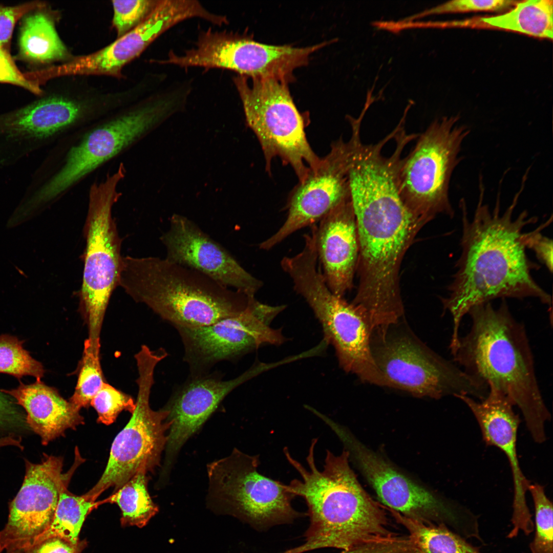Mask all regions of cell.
<instances>
[{
  "instance_id": "cell-19",
  "label": "cell",
  "mask_w": 553,
  "mask_h": 553,
  "mask_svg": "<svg viewBox=\"0 0 553 553\" xmlns=\"http://www.w3.org/2000/svg\"><path fill=\"white\" fill-rule=\"evenodd\" d=\"M203 9L194 0H160L136 27L94 53L54 67L55 76L64 74H118L155 39L185 20L201 18Z\"/></svg>"
},
{
  "instance_id": "cell-33",
  "label": "cell",
  "mask_w": 553,
  "mask_h": 553,
  "mask_svg": "<svg viewBox=\"0 0 553 553\" xmlns=\"http://www.w3.org/2000/svg\"><path fill=\"white\" fill-rule=\"evenodd\" d=\"M91 405L97 412V422L109 425L113 423L123 411L131 414L135 408L133 398L105 382L91 399Z\"/></svg>"
},
{
  "instance_id": "cell-9",
  "label": "cell",
  "mask_w": 553,
  "mask_h": 553,
  "mask_svg": "<svg viewBox=\"0 0 553 553\" xmlns=\"http://www.w3.org/2000/svg\"><path fill=\"white\" fill-rule=\"evenodd\" d=\"M459 120L452 116L434 121L418 134L414 147L401 160L400 195L412 212L428 222L440 214L454 216L449 186L461 160L462 144L470 132Z\"/></svg>"
},
{
  "instance_id": "cell-25",
  "label": "cell",
  "mask_w": 553,
  "mask_h": 553,
  "mask_svg": "<svg viewBox=\"0 0 553 553\" xmlns=\"http://www.w3.org/2000/svg\"><path fill=\"white\" fill-rule=\"evenodd\" d=\"M18 24L15 61L33 66L66 58L67 48L56 30L54 16L45 4L42 3L28 12Z\"/></svg>"
},
{
  "instance_id": "cell-5",
  "label": "cell",
  "mask_w": 553,
  "mask_h": 553,
  "mask_svg": "<svg viewBox=\"0 0 553 553\" xmlns=\"http://www.w3.org/2000/svg\"><path fill=\"white\" fill-rule=\"evenodd\" d=\"M374 360L392 388L418 397L439 399L462 395L480 400L488 387L426 345L403 318L372 331Z\"/></svg>"
},
{
  "instance_id": "cell-6",
  "label": "cell",
  "mask_w": 553,
  "mask_h": 553,
  "mask_svg": "<svg viewBox=\"0 0 553 553\" xmlns=\"http://www.w3.org/2000/svg\"><path fill=\"white\" fill-rule=\"evenodd\" d=\"M233 83L243 104L247 124L257 136L266 169L279 157L302 180L318 164L305 133V120L290 94L288 81L237 75Z\"/></svg>"
},
{
  "instance_id": "cell-26",
  "label": "cell",
  "mask_w": 553,
  "mask_h": 553,
  "mask_svg": "<svg viewBox=\"0 0 553 553\" xmlns=\"http://www.w3.org/2000/svg\"><path fill=\"white\" fill-rule=\"evenodd\" d=\"M481 20L493 27L552 39L553 1L529 0L518 2L516 7L507 13L482 18Z\"/></svg>"
},
{
  "instance_id": "cell-35",
  "label": "cell",
  "mask_w": 553,
  "mask_h": 553,
  "mask_svg": "<svg viewBox=\"0 0 553 553\" xmlns=\"http://www.w3.org/2000/svg\"><path fill=\"white\" fill-rule=\"evenodd\" d=\"M517 3L516 1L507 0H453L408 16L401 20L411 22L429 15L435 14L498 11L516 5Z\"/></svg>"
},
{
  "instance_id": "cell-15",
  "label": "cell",
  "mask_w": 553,
  "mask_h": 553,
  "mask_svg": "<svg viewBox=\"0 0 553 553\" xmlns=\"http://www.w3.org/2000/svg\"><path fill=\"white\" fill-rule=\"evenodd\" d=\"M285 308L250 299L239 314L198 327H176L182 341L184 359L193 375L222 360L246 354L264 344L280 345L286 340L279 329L270 327L273 320Z\"/></svg>"
},
{
  "instance_id": "cell-28",
  "label": "cell",
  "mask_w": 553,
  "mask_h": 553,
  "mask_svg": "<svg viewBox=\"0 0 553 553\" xmlns=\"http://www.w3.org/2000/svg\"><path fill=\"white\" fill-rule=\"evenodd\" d=\"M68 485L60 492L51 524L26 548L54 536L62 537L73 543L79 541V534L87 516L98 505L84 495L73 494L68 490Z\"/></svg>"
},
{
  "instance_id": "cell-3",
  "label": "cell",
  "mask_w": 553,
  "mask_h": 553,
  "mask_svg": "<svg viewBox=\"0 0 553 553\" xmlns=\"http://www.w3.org/2000/svg\"><path fill=\"white\" fill-rule=\"evenodd\" d=\"M469 332L451 353L466 373L505 394L520 410L533 439H546L550 419L538 382L534 356L523 324L512 315L505 299L497 308L491 302L473 307Z\"/></svg>"
},
{
  "instance_id": "cell-12",
  "label": "cell",
  "mask_w": 553,
  "mask_h": 553,
  "mask_svg": "<svg viewBox=\"0 0 553 553\" xmlns=\"http://www.w3.org/2000/svg\"><path fill=\"white\" fill-rule=\"evenodd\" d=\"M328 426L390 509L425 524L445 525L464 537L473 533L477 519L469 509L441 498L407 478L361 443L343 426L332 420Z\"/></svg>"
},
{
  "instance_id": "cell-21",
  "label": "cell",
  "mask_w": 553,
  "mask_h": 553,
  "mask_svg": "<svg viewBox=\"0 0 553 553\" xmlns=\"http://www.w3.org/2000/svg\"><path fill=\"white\" fill-rule=\"evenodd\" d=\"M488 389L486 396L480 400L466 395L456 397L464 402L475 416L485 444L498 448L507 457L513 480V514L524 516L529 512L526 493L530 482L524 475L518 457L520 419L514 410V404L505 394L492 385Z\"/></svg>"
},
{
  "instance_id": "cell-2",
  "label": "cell",
  "mask_w": 553,
  "mask_h": 553,
  "mask_svg": "<svg viewBox=\"0 0 553 553\" xmlns=\"http://www.w3.org/2000/svg\"><path fill=\"white\" fill-rule=\"evenodd\" d=\"M318 439H312L307 470L283 449L288 462L300 475L288 485L295 496L304 499L309 526L305 541L283 553H302L322 548L349 550L364 545L391 540L397 536L388 527L385 511L363 489L349 464L350 454L326 450L323 470L316 465L314 450Z\"/></svg>"
},
{
  "instance_id": "cell-14",
  "label": "cell",
  "mask_w": 553,
  "mask_h": 553,
  "mask_svg": "<svg viewBox=\"0 0 553 553\" xmlns=\"http://www.w3.org/2000/svg\"><path fill=\"white\" fill-rule=\"evenodd\" d=\"M318 45L298 48L274 46L211 29L201 32L195 45L172 61L180 67H200L231 70L250 77L273 78L288 82L293 71L306 65Z\"/></svg>"
},
{
  "instance_id": "cell-17",
  "label": "cell",
  "mask_w": 553,
  "mask_h": 553,
  "mask_svg": "<svg viewBox=\"0 0 553 553\" xmlns=\"http://www.w3.org/2000/svg\"><path fill=\"white\" fill-rule=\"evenodd\" d=\"M22 485L11 501L7 523L0 531V553H18L51 524L62 488L75 467L62 473L63 459L44 455L41 462L25 460Z\"/></svg>"
},
{
  "instance_id": "cell-4",
  "label": "cell",
  "mask_w": 553,
  "mask_h": 553,
  "mask_svg": "<svg viewBox=\"0 0 553 553\" xmlns=\"http://www.w3.org/2000/svg\"><path fill=\"white\" fill-rule=\"evenodd\" d=\"M175 328L198 327L237 315L249 297L166 258H122L119 283Z\"/></svg>"
},
{
  "instance_id": "cell-29",
  "label": "cell",
  "mask_w": 553,
  "mask_h": 553,
  "mask_svg": "<svg viewBox=\"0 0 553 553\" xmlns=\"http://www.w3.org/2000/svg\"><path fill=\"white\" fill-rule=\"evenodd\" d=\"M146 473H137L103 502L117 504L121 511L122 526H144L158 512L147 490Z\"/></svg>"
},
{
  "instance_id": "cell-27",
  "label": "cell",
  "mask_w": 553,
  "mask_h": 553,
  "mask_svg": "<svg viewBox=\"0 0 553 553\" xmlns=\"http://www.w3.org/2000/svg\"><path fill=\"white\" fill-rule=\"evenodd\" d=\"M390 511L409 531L418 553H482L445 525L425 524Z\"/></svg>"
},
{
  "instance_id": "cell-42",
  "label": "cell",
  "mask_w": 553,
  "mask_h": 553,
  "mask_svg": "<svg viewBox=\"0 0 553 553\" xmlns=\"http://www.w3.org/2000/svg\"><path fill=\"white\" fill-rule=\"evenodd\" d=\"M7 446H14L20 449L24 448L20 438L12 434L0 436V448Z\"/></svg>"
},
{
  "instance_id": "cell-10",
  "label": "cell",
  "mask_w": 553,
  "mask_h": 553,
  "mask_svg": "<svg viewBox=\"0 0 553 553\" xmlns=\"http://www.w3.org/2000/svg\"><path fill=\"white\" fill-rule=\"evenodd\" d=\"M121 168L90 189L84 234L86 245L80 309L88 328V338L100 339L104 316L112 293L118 285L122 257L120 241L112 216L120 193L117 187L124 176Z\"/></svg>"
},
{
  "instance_id": "cell-7",
  "label": "cell",
  "mask_w": 553,
  "mask_h": 553,
  "mask_svg": "<svg viewBox=\"0 0 553 553\" xmlns=\"http://www.w3.org/2000/svg\"><path fill=\"white\" fill-rule=\"evenodd\" d=\"M185 104L183 93L172 89L90 131L70 149L61 168L31 196L30 203L37 208L55 199Z\"/></svg>"
},
{
  "instance_id": "cell-20",
  "label": "cell",
  "mask_w": 553,
  "mask_h": 553,
  "mask_svg": "<svg viewBox=\"0 0 553 553\" xmlns=\"http://www.w3.org/2000/svg\"><path fill=\"white\" fill-rule=\"evenodd\" d=\"M255 373L250 370L228 380L205 374L192 375L173 394L163 408L171 423L167 436L161 473L169 475L174 461L185 442L206 421L223 399Z\"/></svg>"
},
{
  "instance_id": "cell-24",
  "label": "cell",
  "mask_w": 553,
  "mask_h": 553,
  "mask_svg": "<svg viewBox=\"0 0 553 553\" xmlns=\"http://www.w3.org/2000/svg\"><path fill=\"white\" fill-rule=\"evenodd\" d=\"M0 390L25 410L28 427L39 436L44 445L63 435L67 430L84 423L80 410L41 380L29 385L20 381L15 389Z\"/></svg>"
},
{
  "instance_id": "cell-16",
  "label": "cell",
  "mask_w": 553,
  "mask_h": 553,
  "mask_svg": "<svg viewBox=\"0 0 553 553\" xmlns=\"http://www.w3.org/2000/svg\"><path fill=\"white\" fill-rule=\"evenodd\" d=\"M350 124V139L335 141L317 165L309 168L290 194L284 223L260 244V249L268 250L297 230L314 225L338 204L350 198L349 172L356 138L361 129L358 122Z\"/></svg>"
},
{
  "instance_id": "cell-40",
  "label": "cell",
  "mask_w": 553,
  "mask_h": 553,
  "mask_svg": "<svg viewBox=\"0 0 553 553\" xmlns=\"http://www.w3.org/2000/svg\"><path fill=\"white\" fill-rule=\"evenodd\" d=\"M552 217L536 229L530 231L527 248L535 252L537 258L548 270H552V241L542 235L541 231L551 222Z\"/></svg>"
},
{
  "instance_id": "cell-18",
  "label": "cell",
  "mask_w": 553,
  "mask_h": 553,
  "mask_svg": "<svg viewBox=\"0 0 553 553\" xmlns=\"http://www.w3.org/2000/svg\"><path fill=\"white\" fill-rule=\"evenodd\" d=\"M169 221L168 229L160 238L166 259L193 269L225 287L254 297L263 282L247 271L227 250L187 217L174 214Z\"/></svg>"
},
{
  "instance_id": "cell-31",
  "label": "cell",
  "mask_w": 553,
  "mask_h": 553,
  "mask_svg": "<svg viewBox=\"0 0 553 553\" xmlns=\"http://www.w3.org/2000/svg\"><path fill=\"white\" fill-rule=\"evenodd\" d=\"M24 341L8 334L0 335V373L20 379L30 375L40 381L45 370L23 346Z\"/></svg>"
},
{
  "instance_id": "cell-13",
  "label": "cell",
  "mask_w": 553,
  "mask_h": 553,
  "mask_svg": "<svg viewBox=\"0 0 553 553\" xmlns=\"http://www.w3.org/2000/svg\"><path fill=\"white\" fill-rule=\"evenodd\" d=\"M294 290L319 320L325 339L334 347L341 368L365 382L392 388L373 358L370 344L372 329L367 315L334 294L319 270H310L303 274L296 281Z\"/></svg>"
},
{
  "instance_id": "cell-38",
  "label": "cell",
  "mask_w": 553,
  "mask_h": 553,
  "mask_svg": "<svg viewBox=\"0 0 553 553\" xmlns=\"http://www.w3.org/2000/svg\"><path fill=\"white\" fill-rule=\"evenodd\" d=\"M14 399L0 390V431L14 432L27 428L26 415Z\"/></svg>"
},
{
  "instance_id": "cell-11",
  "label": "cell",
  "mask_w": 553,
  "mask_h": 553,
  "mask_svg": "<svg viewBox=\"0 0 553 553\" xmlns=\"http://www.w3.org/2000/svg\"><path fill=\"white\" fill-rule=\"evenodd\" d=\"M259 457L235 448L208 464V504L258 529L291 523L302 515L292 506L295 496L288 485L259 472Z\"/></svg>"
},
{
  "instance_id": "cell-22",
  "label": "cell",
  "mask_w": 553,
  "mask_h": 553,
  "mask_svg": "<svg viewBox=\"0 0 553 553\" xmlns=\"http://www.w3.org/2000/svg\"><path fill=\"white\" fill-rule=\"evenodd\" d=\"M318 261L325 282L336 295L343 297L352 287L359 246L355 217L350 198L313 225Z\"/></svg>"
},
{
  "instance_id": "cell-39",
  "label": "cell",
  "mask_w": 553,
  "mask_h": 553,
  "mask_svg": "<svg viewBox=\"0 0 553 553\" xmlns=\"http://www.w3.org/2000/svg\"><path fill=\"white\" fill-rule=\"evenodd\" d=\"M87 545L85 540L73 543L62 537L54 536L31 546L19 553H81Z\"/></svg>"
},
{
  "instance_id": "cell-34",
  "label": "cell",
  "mask_w": 553,
  "mask_h": 553,
  "mask_svg": "<svg viewBox=\"0 0 553 553\" xmlns=\"http://www.w3.org/2000/svg\"><path fill=\"white\" fill-rule=\"evenodd\" d=\"M157 0L113 1V24L118 38L138 26L158 4Z\"/></svg>"
},
{
  "instance_id": "cell-37",
  "label": "cell",
  "mask_w": 553,
  "mask_h": 553,
  "mask_svg": "<svg viewBox=\"0 0 553 553\" xmlns=\"http://www.w3.org/2000/svg\"><path fill=\"white\" fill-rule=\"evenodd\" d=\"M42 3L32 1L18 5L6 6L0 4V49L11 55L12 35L16 25L28 12Z\"/></svg>"
},
{
  "instance_id": "cell-30",
  "label": "cell",
  "mask_w": 553,
  "mask_h": 553,
  "mask_svg": "<svg viewBox=\"0 0 553 553\" xmlns=\"http://www.w3.org/2000/svg\"><path fill=\"white\" fill-rule=\"evenodd\" d=\"M100 341H84L80 368L74 392L69 401L78 410L90 405L105 382L100 361Z\"/></svg>"
},
{
  "instance_id": "cell-41",
  "label": "cell",
  "mask_w": 553,
  "mask_h": 553,
  "mask_svg": "<svg viewBox=\"0 0 553 553\" xmlns=\"http://www.w3.org/2000/svg\"><path fill=\"white\" fill-rule=\"evenodd\" d=\"M341 553H394L392 545L387 542H381L364 545L349 550H343Z\"/></svg>"
},
{
  "instance_id": "cell-36",
  "label": "cell",
  "mask_w": 553,
  "mask_h": 553,
  "mask_svg": "<svg viewBox=\"0 0 553 553\" xmlns=\"http://www.w3.org/2000/svg\"><path fill=\"white\" fill-rule=\"evenodd\" d=\"M40 80L37 70L22 72L11 55L0 49V83L16 86L39 95L42 92Z\"/></svg>"
},
{
  "instance_id": "cell-1",
  "label": "cell",
  "mask_w": 553,
  "mask_h": 553,
  "mask_svg": "<svg viewBox=\"0 0 553 553\" xmlns=\"http://www.w3.org/2000/svg\"><path fill=\"white\" fill-rule=\"evenodd\" d=\"M522 184L502 214L499 195L492 211L484 203L483 186L471 220L464 200L460 201L461 253L449 295L441 299L444 310L453 320L451 347L458 343L462 320L476 306L498 298L534 297L551 307V296L531 275L532 270L539 266L531 262L526 252L530 231L524 229L537 222V217H529L526 210L513 217L525 181Z\"/></svg>"
},
{
  "instance_id": "cell-8",
  "label": "cell",
  "mask_w": 553,
  "mask_h": 553,
  "mask_svg": "<svg viewBox=\"0 0 553 553\" xmlns=\"http://www.w3.org/2000/svg\"><path fill=\"white\" fill-rule=\"evenodd\" d=\"M160 351L142 346L135 355L138 376L135 408L130 420L115 438L109 460L97 483L84 495L95 501L106 490L115 492L139 472L147 474L159 465L171 423L168 411H154L150 406V396L154 384V371L164 358Z\"/></svg>"
},
{
  "instance_id": "cell-23",
  "label": "cell",
  "mask_w": 553,
  "mask_h": 553,
  "mask_svg": "<svg viewBox=\"0 0 553 553\" xmlns=\"http://www.w3.org/2000/svg\"><path fill=\"white\" fill-rule=\"evenodd\" d=\"M73 101L50 96L0 115V143L18 146L34 143L58 133L77 120Z\"/></svg>"
},
{
  "instance_id": "cell-32",
  "label": "cell",
  "mask_w": 553,
  "mask_h": 553,
  "mask_svg": "<svg viewBox=\"0 0 553 553\" xmlns=\"http://www.w3.org/2000/svg\"><path fill=\"white\" fill-rule=\"evenodd\" d=\"M528 491L532 497L535 511V534L530 544L531 553H553L552 503L544 487L530 483Z\"/></svg>"
}]
</instances>
